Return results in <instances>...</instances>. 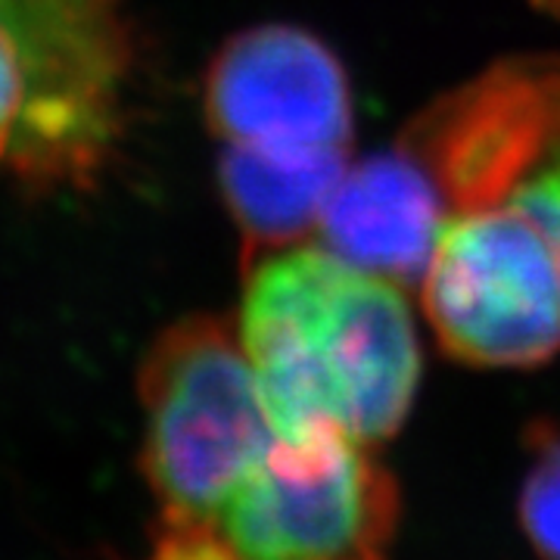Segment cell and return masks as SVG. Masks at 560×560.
<instances>
[{"label": "cell", "instance_id": "ba28073f", "mask_svg": "<svg viewBox=\"0 0 560 560\" xmlns=\"http://www.w3.org/2000/svg\"><path fill=\"white\" fill-rule=\"evenodd\" d=\"M346 175V150H280L228 143L219 180L243 241V265L261 249H283L320 224Z\"/></svg>", "mask_w": 560, "mask_h": 560}, {"label": "cell", "instance_id": "52a82bcc", "mask_svg": "<svg viewBox=\"0 0 560 560\" xmlns=\"http://www.w3.org/2000/svg\"><path fill=\"white\" fill-rule=\"evenodd\" d=\"M448 209L436 184L405 150L346 168L324 206L327 249L396 283H418Z\"/></svg>", "mask_w": 560, "mask_h": 560}, {"label": "cell", "instance_id": "7a4b0ae2", "mask_svg": "<svg viewBox=\"0 0 560 560\" xmlns=\"http://www.w3.org/2000/svg\"><path fill=\"white\" fill-rule=\"evenodd\" d=\"M140 470L168 517H219L278 433L253 361L228 320L194 315L143 355Z\"/></svg>", "mask_w": 560, "mask_h": 560}, {"label": "cell", "instance_id": "6da1fadb", "mask_svg": "<svg viewBox=\"0 0 560 560\" xmlns=\"http://www.w3.org/2000/svg\"><path fill=\"white\" fill-rule=\"evenodd\" d=\"M241 340L280 442L399 430L420 383L411 312L396 280L334 249H290L249 275Z\"/></svg>", "mask_w": 560, "mask_h": 560}, {"label": "cell", "instance_id": "3957f363", "mask_svg": "<svg viewBox=\"0 0 560 560\" xmlns=\"http://www.w3.org/2000/svg\"><path fill=\"white\" fill-rule=\"evenodd\" d=\"M442 349L477 368H533L560 349V265L521 206L448 215L423 271Z\"/></svg>", "mask_w": 560, "mask_h": 560}, {"label": "cell", "instance_id": "9c48e42d", "mask_svg": "<svg viewBox=\"0 0 560 560\" xmlns=\"http://www.w3.org/2000/svg\"><path fill=\"white\" fill-rule=\"evenodd\" d=\"M529 448L533 464L521 492L523 533L541 560H560V433L536 427Z\"/></svg>", "mask_w": 560, "mask_h": 560}, {"label": "cell", "instance_id": "5b68a950", "mask_svg": "<svg viewBox=\"0 0 560 560\" xmlns=\"http://www.w3.org/2000/svg\"><path fill=\"white\" fill-rule=\"evenodd\" d=\"M399 150L430 175L448 215L511 202L560 156V60L499 62L427 106Z\"/></svg>", "mask_w": 560, "mask_h": 560}, {"label": "cell", "instance_id": "7c38bea8", "mask_svg": "<svg viewBox=\"0 0 560 560\" xmlns=\"http://www.w3.org/2000/svg\"><path fill=\"white\" fill-rule=\"evenodd\" d=\"M511 202L545 231L560 265V156L526 180Z\"/></svg>", "mask_w": 560, "mask_h": 560}, {"label": "cell", "instance_id": "30bf717a", "mask_svg": "<svg viewBox=\"0 0 560 560\" xmlns=\"http://www.w3.org/2000/svg\"><path fill=\"white\" fill-rule=\"evenodd\" d=\"M16 0H0V156H10L32 97L25 35L10 22Z\"/></svg>", "mask_w": 560, "mask_h": 560}, {"label": "cell", "instance_id": "277c9868", "mask_svg": "<svg viewBox=\"0 0 560 560\" xmlns=\"http://www.w3.org/2000/svg\"><path fill=\"white\" fill-rule=\"evenodd\" d=\"M371 445L327 433L275 442L219 511L241 560H389L399 482Z\"/></svg>", "mask_w": 560, "mask_h": 560}, {"label": "cell", "instance_id": "8992f818", "mask_svg": "<svg viewBox=\"0 0 560 560\" xmlns=\"http://www.w3.org/2000/svg\"><path fill=\"white\" fill-rule=\"evenodd\" d=\"M206 121L224 143L346 150L352 94L340 60L293 25H259L228 40L206 72Z\"/></svg>", "mask_w": 560, "mask_h": 560}, {"label": "cell", "instance_id": "8fae6325", "mask_svg": "<svg viewBox=\"0 0 560 560\" xmlns=\"http://www.w3.org/2000/svg\"><path fill=\"white\" fill-rule=\"evenodd\" d=\"M143 560H241L224 539L215 517H168L150 529V551Z\"/></svg>", "mask_w": 560, "mask_h": 560}, {"label": "cell", "instance_id": "4fadbf2b", "mask_svg": "<svg viewBox=\"0 0 560 560\" xmlns=\"http://www.w3.org/2000/svg\"><path fill=\"white\" fill-rule=\"evenodd\" d=\"M545 3H548L551 10H558V13H560V0H545Z\"/></svg>", "mask_w": 560, "mask_h": 560}]
</instances>
